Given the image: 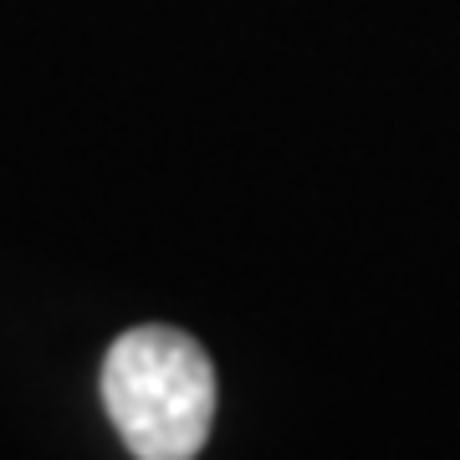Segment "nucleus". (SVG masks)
Segmentation results:
<instances>
[{"label":"nucleus","mask_w":460,"mask_h":460,"mask_svg":"<svg viewBox=\"0 0 460 460\" xmlns=\"http://www.w3.org/2000/svg\"><path fill=\"white\" fill-rule=\"evenodd\" d=\"M102 404L138 460H195L215 425V363L180 328H128L102 358Z\"/></svg>","instance_id":"obj_1"}]
</instances>
